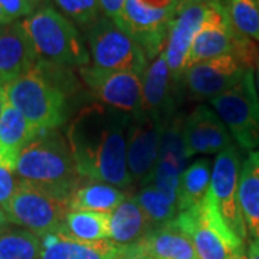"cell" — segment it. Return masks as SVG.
Masks as SVG:
<instances>
[{
	"label": "cell",
	"mask_w": 259,
	"mask_h": 259,
	"mask_svg": "<svg viewBox=\"0 0 259 259\" xmlns=\"http://www.w3.org/2000/svg\"><path fill=\"white\" fill-rule=\"evenodd\" d=\"M141 259H150V258H141Z\"/></svg>",
	"instance_id": "cell-41"
},
{
	"label": "cell",
	"mask_w": 259,
	"mask_h": 259,
	"mask_svg": "<svg viewBox=\"0 0 259 259\" xmlns=\"http://www.w3.org/2000/svg\"><path fill=\"white\" fill-rule=\"evenodd\" d=\"M241 166V156L235 144L221 151L213 163L210 189L206 200L225 229L239 242L246 243L248 232L239 203Z\"/></svg>",
	"instance_id": "cell-7"
},
{
	"label": "cell",
	"mask_w": 259,
	"mask_h": 259,
	"mask_svg": "<svg viewBox=\"0 0 259 259\" xmlns=\"http://www.w3.org/2000/svg\"><path fill=\"white\" fill-rule=\"evenodd\" d=\"M248 69L249 68H246L236 56H219L187 68L182 82L192 98L212 101L213 98L235 87Z\"/></svg>",
	"instance_id": "cell-13"
},
{
	"label": "cell",
	"mask_w": 259,
	"mask_h": 259,
	"mask_svg": "<svg viewBox=\"0 0 259 259\" xmlns=\"http://www.w3.org/2000/svg\"><path fill=\"white\" fill-rule=\"evenodd\" d=\"M79 87L71 68L39 59L30 71L8 83L5 94L29 125L42 134L64 124L69 97L78 93Z\"/></svg>",
	"instance_id": "cell-2"
},
{
	"label": "cell",
	"mask_w": 259,
	"mask_h": 259,
	"mask_svg": "<svg viewBox=\"0 0 259 259\" xmlns=\"http://www.w3.org/2000/svg\"><path fill=\"white\" fill-rule=\"evenodd\" d=\"M115 259H141V258H140L136 245H133V246H125V248L122 249V252H121L120 255H118Z\"/></svg>",
	"instance_id": "cell-35"
},
{
	"label": "cell",
	"mask_w": 259,
	"mask_h": 259,
	"mask_svg": "<svg viewBox=\"0 0 259 259\" xmlns=\"http://www.w3.org/2000/svg\"><path fill=\"white\" fill-rule=\"evenodd\" d=\"M131 115L101 102L81 107L66 128L78 173L85 180L104 182L130 190L134 182L127 166V130Z\"/></svg>",
	"instance_id": "cell-1"
},
{
	"label": "cell",
	"mask_w": 259,
	"mask_h": 259,
	"mask_svg": "<svg viewBox=\"0 0 259 259\" xmlns=\"http://www.w3.org/2000/svg\"><path fill=\"white\" fill-rule=\"evenodd\" d=\"M255 76H256V79H255V83H256V91L259 94V65L255 68Z\"/></svg>",
	"instance_id": "cell-39"
},
{
	"label": "cell",
	"mask_w": 259,
	"mask_h": 259,
	"mask_svg": "<svg viewBox=\"0 0 259 259\" xmlns=\"http://www.w3.org/2000/svg\"><path fill=\"white\" fill-rule=\"evenodd\" d=\"M55 3L66 18L83 30L102 16L100 0H55Z\"/></svg>",
	"instance_id": "cell-30"
},
{
	"label": "cell",
	"mask_w": 259,
	"mask_h": 259,
	"mask_svg": "<svg viewBox=\"0 0 259 259\" xmlns=\"http://www.w3.org/2000/svg\"><path fill=\"white\" fill-rule=\"evenodd\" d=\"M0 8L10 22H16L20 18H29L36 10L33 0H0Z\"/></svg>",
	"instance_id": "cell-32"
},
{
	"label": "cell",
	"mask_w": 259,
	"mask_h": 259,
	"mask_svg": "<svg viewBox=\"0 0 259 259\" xmlns=\"http://www.w3.org/2000/svg\"><path fill=\"white\" fill-rule=\"evenodd\" d=\"M210 104L242 150L255 151L259 147V94L253 69H248L239 82Z\"/></svg>",
	"instance_id": "cell-8"
},
{
	"label": "cell",
	"mask_w": 259,
	"mask_h": 259,
	"mask_svg": "<svg viewBox=\"0 0 259 259\" xmlns=\"http://www.w3.org/2000/svg\"><path fill=\"white\" fill-rule=\"evenodd\" d=\"M128 194L115 186L83 180L69 196V210L74 212L111 213L115 210Z\"/></svg>",
	"instance_id": "cell-24"
},
{
	"label": "cell",
	"mask_w": 259,
	"mask_h": 259,
	"mask_svg": "<svg viewBox=\"0 0 259 259\" xmlns=\"http://www.w3.org/2000/svg\"><path fill=\"white\" fill-rule=\"evenodd\" d=\"M175 223L193 242L200 259H236L245 245L225 229L206 199L200 206L177 213Z\"/></svg>",
	"instance_id": "cell-9"
},
{
	"label": "cell",
	"mask_w": 259,
	"mask_h": 259,
	"mask_svg": "<svg viewBox=\"0 0 259 259\" xmlns=\"http://www.w3.org/2000/svg\"><path fill=\"white\" fill-rule=\"evenodd\" d=\"M8 223V219H6V216H5V212L0 209V226H5Z\"/></svg>",
	"instance_id": "cell-38"
},
{
	"label": "cell",
	"mask_w": 259,
	"mask_h": 259,
	"mask_svg": "<svg viewBox=\"0 0 259 259\" xmlns=\"http://www.w3.org/2000/svg\"><path fill=\"white\" fill-rule=\"evenodd\" d=\"M37 61L36 48L22 22L0 26V87L26 74Z\"/></svg>",
	"instance_id": "cell-17"
},
{
	"label": "cell",
	"mask_w": 259,
	"mask_h": 259,
	"mask_svg": "<svg viewBox=\"0 0 259 259\" xmlns=\"http://www.w3.org/2000/svg\"><path fill=\"white\" fill-rule=\"evenodd\" d=\"M16 170L12 167L0 163V209L5 210V207L10 202L12 196L15 193L20 179H16Z\"/></svg>",
	"instance_id": "cell-31"
},
{
	"label": "cell",
	"mask_w": 259,
	"mask_h": 259,
	"mask_svg": "<svg viewBox=\"0 0 259 259\" xmlns=\"http://www.w3.org/2000/svg\"><path fill=\"white\" fill-rule=\"evenodd\" d=\"M183 137L189 158L197 154H219L233 144L223 121L206 105L196 107L186 117Z\"/></svg>",
	"instance_id": "cell-16"
},
{
	"label": "cell",
	"mask_w": 259,
	"mask_h": 259,
	"mask_svg": "<svg viewBox=\"0 0 259 259\" xmlns=\"http://www.w3.org/2000/svg\"><path fill=\"white\" fill-rule=\"evenodd\" d=\"M209 6L179 0L176 13L168 26L164 48L167 65L173 81L180 85L186 71V61L190 52L194 36L202 28L207 16Z\"/></svg>",
	"instance_id": "cell-14"
},
{
	"label": "cell",
	"mask_w": 259,
	"mask_h": 259,
	"mask_svg": "<svg viewBox=\"0 0 259 259\" xmlns=\"http://www.w3.org/2000/svg\"><path fill=\"white\" fill-rule=\"evenodd\" d=\"M110 228V239L114 243L120 246H133L153 229V225L139 202L128 196L115 210L111 212Z\"/></svg>",
	"instance_id": "cell-22"
},
{
	"label": "cell",
	"mask_w": 259,
	"mask_h": 259,
	"mask_svg": "<svg viewBox=\"0 0 259 259\" xmlns=\"http://www.w3.org/2000/svg\"><path fill=\"white\" fill-rule=\"evenodd\" d=\"M42 252L39 259H115L125 246L110 239L100 242H81L54 232L40 238Z\"/></svg>",
	"instance_id": "cell-20"
},
{
	"label": "cell",
	"mask_w": 259,
	"mask_h": 259,
	"mask_svg": "<svg viewBox=\"0 0 259 259\" xmlns=\"http://www.w3.org/2000/svg\"><path fill=\"white\" fill-rule=\"evenodd\" d=\"M9 23H12L9 19L6 18V15L3 13V10H2V8H0V26H5V25H9Z\"/></svg>",
	"instance_id": "cell-37"
},
{
	"label": "cell",
	"mask_w": 259,
	"mask_h": 259,
	"mask_svg": "<svg viewBox=\"0 0 259 259\" xmlns=\"http://www.w3.org/2000/svg\"><path fill=\"white\" fill-rule=\"evenodd\" d=\"M19 179L69 194L85 179L78 173L66 137L59 130L39 134L22 150L16 163Z\"/></svg>",
	"instance_id": "cell-3"
},
{
	"label": "cell",
	"mask_w": 259,
	"mask_h": 259,
	"mask_svg": "<svg viewBox=\"0 0 259 259\" xmlns=\"http://www.w3.org/2000/svg\"><path fill=\"white\" fill-rule=\"evenodd\" d=\"M182 2L197 3V5H206V6H210V5H219V3H222V0H182Z\"/></svg>",
	"instance_id": "cell-36"
},
{
	"label": "cell",
	"mask_w": 259,
	"mask_h": 259,
	"mask_svg": "<svg viewBox=\"0 0 259 259\" xmlns=\"http://www.w3.org/2000/svg\"><path fill=\"white\" fill-rule=\"evenodd\" d=\"M183 125L185 118L182 115H173L167 120L160 143L157 166L151 179V183L170 200L176 202V204L179 182L186 170V161L189 160L186 153Z\"/></svg>",
	"instance_id": "cell-15"
},
{
	"label": "cell",
	"mask_w": 259,
	"mask_h": 259,
	"mask_svg": "<svg viewBox=\"0 0 259 259\" xmlns=\"http://www.w3.org/2000/svg\"><path fill=\"white\" fill-rule=\"evenodd\" d=\"M239 203L250 241L259 242V151H249L239 176Z\"/></svg>",
	"instance_id": "cell-23"
},
{
	"label": "cell",
	"mask_w": 259,
	"mask_h": 259,
	"mask_svg": "<svg viewBox=\"0 0 259 259\" xmlns=\"http://www.w3.org/2000/svg\"><path fill=\"white\" fill-rule=\"evenodd\" d=\"M134 199L139 202L141 209L147 214L153 229L171 222L177 216L176 202L170 200L151 182H148L136 193Z\"/></svg>",
	"instance_id": "cell-27"
},
{
	"label": "cell",
	"mask_w": 259,
	"mask_h": 259,
	"mask_svg": "<svg viewBox=\"0 0 259 259\" xmlns=\"http://www.w3.org/2000/svg\"><path fill=\"white\" fill-rule=\"evenodd\" d=\"M85 44L93 66L101 69L133 72L143 76L150 64L139 44L112 19L104 15L85 29Z\"/></svg>",
	"instance_id": "cell-6"
},
{
	"label": "cell",
	"mask_w": 259,
	"mask_h": 259,
	"mask_svg": "<svg viewBox=\"0 0 259 259\" xmlns=\"http://www.w3.org/2000/svg\"><path fill=\"white\" fill-rule=\"evenodd\" d=\"M167 120L146 111L134 112L127 130V166L134 183L151 182Z\"/></svg>",
	"instance_id": "cell-11"
},
{
	"label": "cell",
	"mask_w": 259,
	"mask_h": 259,
	"mask_svg": "<svg viewBox=\"0 0 259 259\" xmlns=\"http://www.w3.org/2000/svg\"><path fill=\"white\" fill-rule=\"evenodd\" d=\"M140 258L150 259H200L193 242L182 231L175 219L154 228L136 243Z\"/></svg>",
	"instance_id": "cell-19"
},
{
	"label": "cell",
	"mask_w": 259,
	"mask_h": 259,
	"mask_svg": "<svg viewBox=\"0 0 259 259\" xmlns=\"http://www.w3.org/2000/svg\"><path fill=\"white\" fill-rule=\"evenodd\" d=\"M42 61L65 66L82 68L91 62V56L72 20L51 6H42L22 20Z\"/></svg>",
	"instance_id": "cell-4"
},
{
	"label": "cell",
	"mask_w": 259,
	"mask_h": 259,
	"mask_svg": "<svg viewBox=\"0 0 259 259\" xmlns=\"http://www.w3.org/2000/svg\"><path fill=\"white\" fill-rule=\"evenodd\" d=\"M232 26L243 36L259 42V6L256 0H228L225 6Z\"/></svg>",
	"instance_id": "cell-29"
},
{
	"label": "cell",
	"mask_w": 259,
	"mask_h": 259,
	"mask_svg": "<svg viewBox=\"0 0 259 259\" xmlns=\"http://www.w3.org/2000/svg\"><path fill=\"white\" fill-rule=\"evenodd\" d=\"M176 9L148 6L141 0H125L114 22L139 44L148 61H153L166 48L168 26Z\"/></svg>",
	"instance_id": "cell-10"
},
{
	"label": "cell",
	"mask_w": 259,
	"mask_h": 259,
	"mask_svg": "<svg viewBox=\"0 0 259 259\" xmlns=\"http://www.w3.org/2000/svg\"><path fill=\"white\" fill-rule=\"evenodd\" d=\"M3 212L9 223L42 238L61 229L69 212V194L20 179Z\"/></svg>",
	"instance_id": "cell-5"
},
{
	"label": "cell",
	"mask_w": 259,
	"mask_h": 259,
	"mask_svg": "<svg viewBox=\"0 0 259 259\" xmlns=\"http://www.w3.org/2000/svg\"><path fill=\"white\" fill-rule=\"evenodd\" d=\"M39 136L25 120V117L6 102L0 115V163L16 170L22 150Z\"/></svg>",
	"instance_id": "cell-21"
},
{
	"label": "cell",
	"mask_w": 259,
	"mask_h": 259,
	"mask_svg": "<svg viewBox=\"0 0 259 259\" xmlns=\"http://www.w3.org/2000/svg\"><path fill=\"white\" fill-rule=\"evenodd\" d=\"M42 239L26 229L0 232V259H39Z\"/></svg>",
	"instance_id": "cell-28"
},
{
	"label": "cell",
	"mask_w": 259,
	"mask_h": 259,
	"mask_svg": "<svg viewBox=\"0 0 259 259\" xmlns=\"http://www.w3.org/2000/svg\"><path fill=\"white\" fill-rule=\"evenodd\" d=\"M236 259H259V242L249 241L245 243Z\"/></svg>",
	"instance_id": "cell-34"
},
{
	"label": "cell",
	"mask_w": 259,
	"mask_h": 259,
	"mask_svg": "<svg viewBox=\"0 0 259 259\" xmlns=\"http://www.w3.org/2000/svg\"><path fill=\"white\" fill-rule=\"evenodd\" d=\"M78 75L88 94L98 102L128 114L141 110L143 78L140 75L107 71L93 65L79 68Z\"/></svg>",
	"instance_id": "cell-12"
},
{
	"label": "cell",
	"mask_w": 259,
	"mask_h": 259,
	"mask_svg": "<svg viewBox=\"0 0 259 259\" xmlns=\"http://www.w3.org/2000/svg\"><path fill=\"white\" fill-rule=\"evenodd\" d=\"M124 3H125V0H100L102 15L114 20L120 15Z\"/></svg>",
	"instance_id": "cell-33"
},
{
	"label": "cell",
	"mask_w": 259,
	"mask_h": 259,
	"mask_svg": "<svg viewBox=\"0 0 259 259\" xmlns=\"http://www.w3.org/2000/svg\"><path fill=\"white\" fill-rule=\"evenodd\" d=\"M110 218H111V213L69 210L65 216L64 223L59 232L75 241H107L111 236Z\"/></svg>",
	"instance_id": "cell-26"
},
{
	"label": "cell",
	"mask_w": 259,
	"mask_h": 259,
	"mask_svg": "<svg viewBox=\"0 0 259 259\" xmlns=\"http://www.w3.org/2000/svg\"><path fill=\"white\" fill-rule=\"evenodd\" d=\"M33 2L37 5V3H40V2H47V0H33Z\"/></svg>",
	"instance_id": "cell-40"
},
{
	"label": "cell",
	"mask_w": 259,
	"mask_h": 259,
	"mask_svg": "<svg viewBox=\"0 0 259 259\" xmlns=\"http://www.w3.org/2000/svg\"><path fill=\"white\" fill-rule=\"evenodd\" d=\"M212 167L209 160L199 158L186 168L179 182L177 212H186L203 203L210 189Z\"/></svg>",
	"instance_id": "cell-25"
},
{
	"label": "cell",
	"mask_w": 259,
	"mask_h": 259,
	"mask_svg": "<svg viewBox=\"0 0 259 259\" xmlns=\"http://www.w3.org/2000/svg\"><path fill=\"white\" fill-rule=\"evenodd\" d=\"M143 93H141V110L151 112L158 117L168 120L173 117L176 108L175 87L164 51L150 61L147 69L143 74Z\"/></svg>",
	"instance_id": "cell-18"
},
{
	"label": "cell",
	"mask_w": 259,
	"mask_h": 259,
	"mask_svg": "<svg viewBox=\"0 0 259 259\" xmlns=\"http://www.w3.org/2000/svg\"><path fill=\"white\" fill-rule=\"evenodd\" d=\"M256 2H258V6H259V0H256Z\"/></svg>",
	"instance_id": "cell-42"
}]
</instances>
